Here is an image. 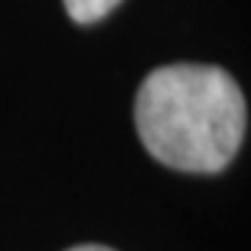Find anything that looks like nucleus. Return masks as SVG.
Here are the masks:
<instances>
[{
	"label": "nucleus",
	"instance_id": "2",
	"mask_svg": "<svg viewBox=\"0 0 251 251\" xmlns=\"http://www.w3.org/2000/svg\"><path fill=\"white\" fill-rule=\"evenodd\" d=\"M120 0H64V9L75 23H95L106 17Z\"/></svg>",
	"mask_w": 251,
	"mask_h": 251
},
{
	"label": "nucleus",
	"instance_id": "1",
	"mask_svg": "<svg viewBox=\"0 0 251 251\" xmlns=\"http://www.w3.org/2000/svg\"><path fill=\"white\" fill-rule=\"evenodd\" d=\"M140 140L153 159L187 173H218L246 134L237 81L212 64H168L143 81L134 103Z\"/></svg>",
	"mask_w": 251,
	"mask_h": 251
},
{
	"label": "nucleus",
	"instance_id": "3",
	"mask_svg": "<svg viewBox=\"0 0 251 251\" xmlns=\"http://www.w3.org/2000/svg\"><path fill=\"white\" fill-rule=\"evenodd\" d=\"M70 251H115V249H106V246H92V243H87V246H75V249Z\"/></svg>",
	"mask_w": 251,
	"mask_h": 251
}]
</instances>
